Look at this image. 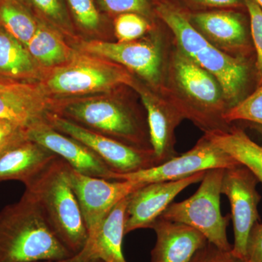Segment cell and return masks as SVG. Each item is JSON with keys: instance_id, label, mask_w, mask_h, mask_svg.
Segmentation results:
<instances>
[{"instance_id": "7c38bea8", "label": "cell", "mask_w": 262, "mask_h": 262, "mask_svg": "<svg viewBox=\"0 0 262 262\" xmlns=\"http://www.w3.org/2000/svg\"><path fill=\"white\" fill-rule=\"evenodd\" d=\"M206 171L168 182L146 183L127 198L125 233L152 227L176 196L192 184L201 182Z\"/></svg>"}, {"instance_id": "f546056e", "label": "cell", "mask_w": 262, "mask_h": 262, "mask_svg": "<svg viewBox=\"0 0 262 262\" xmlns=\"http://www.w3.org/2000/svg\"><path fill=\"white\" fill-rule=\"evenodd\" d=\"M96 3L110 14L135 13L145 18L151 15L149 0H96Z\"/></svg>"}, {"instance_id": "4fadbf2b", "label": "cell", "mask_w": 262, "mask_h": 262, "mask_svg": "<svg viewBox=\"0 0 262 262\" xmlns=\"http://www.w3.org/2000/svg\"><path fill=\"white\" fill-rule=\"evenodd\" d=\"M79 51L122 66L149 82L158 84L161 76V52L158 43L144 39L127 42L101 40L81 42Z\"/></svg>"}, {"instance_id": "f1b7e54d", "label": "cell", "mask_w": 262, "mask_h": 262, "mask_svg": "<svg viewBox=\"0 0 262 262\" xmlns=\"http://www.w3.org/2000/svg\"><path fill=\"white\" fill-rule=\"evenodd\" d=\"M244 4L250 17V29L256 54L255 66L258 87L262 84V10L255 0H244Z\"/></svg>"}, {"instance_id": "3957f363", "label": "cell", "mask_w": 262, "mask_h": 262, "mask_svg": "<svg viewBox=\"0 0 262 262\" xmlns=\"http://www.w3.org/2000/svg\"><path fill=\"white\" fill-rule=\"evenodd\" d=\"M67 170L68 164L57 157L24 185L58 238L77 254L85 247L89 234Z\"/></svg>"}, {"instance_id": "9c48e42d", "label": "cell", "mask_w": 262, "mask_h": 262, "mask_svg": "<svg viewBox=\"0 0 262 262\" xmlns=\"http://www.w3.org/2000/svg\"><path fill=\"white\" fill-rule=\"evenodd\" d=\"M241 165L222 151L206 136L184 154L146 170L128 174H117V180L151 183L187 178L200 172L215 168L227 169Z\"/></svg>"}, {"instance_id": "5b68a950", "label": "cell", "mask_w": 262, "mask_h": 262, "mask_svg": "<svg viewBox=\"0 0 262 262\" xmlns=\"http://www.w3.org/2000/svg\"><path fill=\"white\" fill-rule=\"evenodd\" d=\"M121 85H134L126 69L79 51L70 62L41 77L39 86L48 96L69 97L104 93Z\"/></svg>"}, {"instance_id": "ffe728a7", "label": "cell", "mask_w": 262, "mask_h": 262, "mask_svg": "<svg viewBox=\"0 0 262 262\" xmlns=\"http://www.w3.org/2000/svg\"><path fill=\"white\" fill-rule=\"evenodd\" d=\"M127 198L114 207L98 229L89 236L86 244L103 262H127L122 250L125 235Z\"/></svg>"}, {"instance_id": "e0dca14e", "label": "cell", "mask_w": 262, "mask_h": 262, "mask_svg": "<svg viewBox=\"0 0 262 262\" xmlns=\"http://www.w3.org/2000/svg\"><path fill=\"white\" fill-rule=\"evenodd\" d=\"M192 19L208 37L238 56L249 58L255 52L251 33L241 15L227 11L206 12L196 13Z\"/></svg>"}, {"instance_id": "ba28073f", "label": "cell", "mask_w": 262, "mask_h": 262, "mask_svg": "<svg viewBox=\"0 0 262 262\" xmlns=\"http://www.w3.org/2000/svg\"><path fill=\"white\" fill-rule=\"evenodd\" d=\"M256 177L244 165L225 169L222 194L227 196L233 222L234 243L232 253L246 260L248 239L253 227L259 220L258 206L261 196L256 190Z\"/></svg>"}, {"instance_id": "277c9868", "label": "cell", "mask_w": 262, "mask_h": 262, "mask_svg": "<svg viewBox=\"0 0 262 262\" xmlns=\"http://www.w3.org/2000/svg\"><path fill=\"white\" fill-rule=\"evenodd\" d=\"M55 113L127 145L151 149L149 131L135 113L113 99L93 98L55 103Z\"/></svg>"}, {"instance_id": "d4e9b609", "label": "cell", "mask_w": 262, "mask_h": 262, "mask_svg": "<svg viewBox=\"0 0 262 262\" xmlns=\"http://www.w3.org/2000/svg\"><path fill=\"white\" fill-rule=\"evenodd\" d=\"M34 15L61 34L73 37L75 28L65 0H21Z\"/></svg>"}, {"instance_id": "7a4b0ae2", "label": "cell", "mask_w": 262, "mask_h": 262, "mask_svg": "<svg viewBox=\"0 0 262 262\" xmlns=\"http://www.w3.org/2000/svg\"><path fill=\"white\" fill-rule=\"evenodd\" d=\"M73 255L29 193L0 211V262L56 261Z\"/></svg>"}, {"instance_id": "2e32d148", "label": "cell", "mask_w": 262, "mask_h": 262, "mask_svg": "<svg viewBox=\"0 0 262 262\" xmlns=\"http://www.w3.org/2000/svg\"><path fill=\"white\" fill-rule=\"evenodd\" d=\"M151 229L156 234V243L151 251V262H191L208 243L201 232L190 226L161 217Z\"/></svg>"}, {"instance_id": "d590c367", "label": "cell", "mask_w": 262, "mask_h": 262, "mask_svg": "<svg viewBox=\"0 0 262 262\" xmlns=\"http://www.w3.org/2000/svg\"><path fill=\"white\" fill-rule=\"evenodd\" d=\"M244 262H245V261H244Z\"/></svg>"}, {"instance_id": "836d02e7", "label": "cell", "mask_w": 262, "mask_h": 262, "mask_svg": "<svg viewBox=\"0 0 262 262\" xmlns=\"http://www.w3.org/2000/svg\"><path fill=\"white\" fill-rule=\"evenodd\" d=\"M199 4L210 7L228 8V7H239L245 5L244 0H191Z\"/></svg>"}, {"instance_id": "e575fe53", "label": "cell", "mask_w": 262, "mask_h": 262, "mask_svg": "<svg viewBox=\"0 0 262 262\" xmlns=\"http://www.w3.org/2000/svg\"><path fill=\"white\" fill-rule=\"evenodd\" d=\"M255 2L257 3L258 6L260 7V8H261L262 10V0H255Z\"/></svg>"}, {"instance_id": "6da1fadb", "label": "cell", "mask_w": 262, "mask_h": 262, "mask_svg": "<svg viewBox=\"0 0 262 262\" xmlns=\"http://www.w3.org/2000/svg\"><path fill=\"white\" fill-rule=\"evenodd\" d=\"M157 11L173 33L181 53L214 77L229 108L248 96L251 78L256 77V62L251 63L248 57L231 56L215 48L175 7L162 4Z\"/></svg>"}, {"instance_id": "d6a6232c", "label": "cell", "mask_w": 262, "mask_h": 262, "mask_svg": "<svg viewBox=\"0 0 262 262\" xmlns=\"http://www.w3.org/2000/svg\"><path fill=\"white\" fill-rule=\"evenodd\" d=\"M37 262H103L98 258L93 252L91 248L88 245L77 254L73 255L67 258L56 261H42Z\"/></svg>"}, {"instance_id": "ac0fdd59", "label": "cell", "mask_w": 262, "mask_h": 262, "mask_svg": "<svg viewBox=\"0 0 262 262\" xmlns=\"http://www.w3.org/2000/svg\"><path fill=\"white\" fill-rule=\"evenodd\" d=\"M56 158L54 153L27 138L0 154V182L15 180L25 184Z\"/></svg>"}, {"instance_id": "484cf974", "label": "cell", "mask_w": 262, "mask_h": 262, "mask_svg": "<svg viewBox=\"0 0 262 262\" xmlns=\"http://www.w3.org/2000/svg\"><path fill=\"white\" fill-rule=\"evenodd\" d=\"M227 124L248 121L262 125V84L237 104L229 108L223 115Z\"/></svg>"}, {"instance_id": "7402d4cb", "label": "cell", "mask_w": 262, "mask_h": 262, "mask_svg": "<svg viewBox=\"0 0 262 262\" xmlns=\"http://www.w3.org/2000/svg\"><path fill=\"white\" fill-rule=\"evenodd\" d=\"M61 33L39 19L37 32L27 48L39 67L52 69L70 62L77 52L65 42Z\"/></svg>"}, {"instance_id": "83f0119b", "label": "cell", "mask_w": 262, "mask_h": 262, "mask_svg": "<svg viewBox=\"0 0 262 262\" xmlns=\"http://www.w3.org/2000/svg\"><path fill=\"white\" fill-rule=\"evenodd\" d=\"M115 36L118 42L135 41L150 29L145 17L135 13H125L117 15L114 22Z\"/></svg>"}, {"instance_id": "52a82bcc", "label": "cell", "mask_w": 262, "mask_h": 262, "mask_svg": "<svg viewBox=\"0 0 262 262\" xmlns=\"http://www.w3.org/2000/svg\"><path fill=\"white\" fill-rule=\"evenodd\" d=\"M48 122L53 128L88 146L117 174L135 173L158 165L152 149L127 145L86 128L56 113H52Z\"/></svg>"}, {"instance_id": "d6986e66", "label": "cell", "mask_w": 262, "mask_h": 262, "mask_svg": "<svg viewBox=\"0 0 262 262\" xmlns=\"http://www.w3.org/2000/svg\"><path fill=\"white\" fill-rule=\"evenodd\" d=\"M139 94L146 111L150 144L160 165L177 155L173 149V130L181 115L164 106L147 92L139 91Z\"/></svg>"}, {"instance_id": "5bb4252c", "label": "cell", "mask_w": 262, "mask_h": 262, "mask_svg": "<svg viewBox=\"0 0 262 262\" xmlns=\"http://www.w3.org/2000/svg\"><path fill=\"white\" fill-rule=\"evenodd\" d=\"M29 140L54 153L79 173L90 177L117 180V174L88 146L53 128L48 122L36 124L27 130Z\"/></svg>"}, {"instance_id": "30bf717a", "label": "cell", "mask_w": 262, "mask_h": 262, "mask_svg": "<svg viewBox=\"0 0 262 262\" xmlns=\"http://www.w3.org/2000/svg\"><path fill=\"white\" fill-rule=\"evenodd\" d=\"M67 172L89 236L98 229L119 202L144 184L90 177L79 173L69 165Z\"/></svg>"}, {"instance_id": "4316f807", "label": "cell", "mask_w": 262, "mask_h": 262, "mask_svg": "<svg viewBox=\"0 0 262 262\" xmlns=\"http://www.w3.org/2000/svg\"><path fill=\"white\" fill-rule=\"evenodd\" d=\"M76 25L87 33L98 32L102 26V16L95 0H65Z\"/></svg>"}, {"instance_id": "1f68e13d", "label": "cell", "mask_w": 262, "mask_h": 262, "mask_svg": "<svg viewBox=\"0 0 262 262\" xmlns=\"http://www.w3.org/2000/svg\"><path fill=\"white\" fill-rule=\"evenodd\" d=\"M245 262H262V224L259 222L250 234Z\"/></svg>"}, {"instance_id": "8fae6325", "label": "cell", "mask_w": 262, "mask_h": 262, "mask_svg": "<svg viewBox=\"0 0 262 262\" xmlns=\"http://www.w3.org/2000/svg\"><path fill=\"white\" fill-rule=\"evenodd\" d=\"M173 65L177 84L202 108L201 125L206 133L225 130L222 125L227 124L223 115L227 108L214 77L182 53L175 56Z\"/></svg>"}, {"instance_id": "603a6c76", "label": "cell", "mask_w": 262, "mask_h": 262, "mask_svg": "<svg viewBox=\"0 0 262 262\" xmlns=\"http://www.w3.org/2000/svg\"><path fill=\"white\" fill-rule=\"evenodd\" d=\"M39 69L27 47L0 25V76L15 80L40 78Z\"/></svg>"}, {"instance_id": "44dd1931", "label": "cell", "mask_w": 262, "mask_h": 262, "mask_svg": "<svg viewBox=\"0 0 262 262\" xmlns=\"http://www.w3.org/2000/svg\"><path fill=\"white\" fill-rule=\"evenodd\" d=\"M207 138L217 147L246 167L262 183V146L256 144L239 127L206 133Z\"/></svg>"}, {"instance_id": "8992f818", "label": "cell", "mask_w": 262, "mask_h": 262, "mask_svg": "<svg viewBox=\"0 0 262 262\" xmlns=\"http://www.w3.org/2000/svg\"><path fill=\"white\" fill-rule=\"evenodd\" d=\"M225 170H207L194 194L182 202H173L160 217L190 226L201 232L210 244L230 251L232 246L229 244L227 229L231 215H222L220 208Z\"/></svg>"}, {"instance_id": "cb8c5ba5", "label": "cell", "mask_w": 262, "mask_h": 262, "mask_svg": "<svg viewBox=\"0 0 262 262\" xmlns=\"http://www.w3.org/2000/svg\"><path fill=\"white\" fill-rule=\"evenodd\" d=\"M39 22L21 0H0V25L26 47L37 32Z\"/></svg>"}, {"instance_id": "4dcf8cb0", "label": "cell", "mask_w": 262, "mask_h": 262, "mask_svg": "<svg viewBox=\"0 0 262 262\" xmlns=\"http://www.w3.org/2000/svg\"><path fill=\"white\" fill-rule=\"evenodd\" d=\"M234 256L232 251L220 249L214 245L208 243L196 253L191 262H244Z\"/></svg>"}, {"instance_id": "9a60e30c", "label": "cell", "mask_w": 262, "mask_h": 262, "mask_svg": "<svg viewBox=\"0 0 262 262\" xmlns=\"http://www.w3.org/2000/svg\"><path fill=\"white\" fill-rule=\"evenodd\" d=\"M40 86L0 82V120L27 130L55 113L54 102Z\"/></svg>"}]
</instances>
